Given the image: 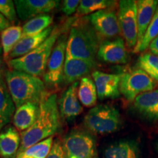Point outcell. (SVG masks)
Here are the masks:
<instances>
[{
  "label": "cell",
  "instance_id": "6da1fadb",
  "mask_svg": "<svg viewBox=\"0 0 158 158\" xmlns=\"http://www.w3.org/2000/svg\"><path fill=\"white\" fill-rule=\"evenodd\" d=\"M56 94L45 93L40 102L38 116L35 123L21 133V142L18 155L35 144L53 137L61 126Z\"/></svg>",
  "mask_w": 158,
  "mask_h": 158
},
{
  "label": "cell",
  "instance_id": "83f0119b",
  "mask_svg": "<svg viewBox=\"0 0 158 158\" xmlns=\"http://www.w3.org/2000/svg\"><path fill=\"white\" fill-rule=\"evenodd\" d=\"M54 143V138L51 137L35 144L17 155L16 158H45Z\"/></svg>",
  "mask_w": 158,
  "mask_h": 158
},
{
  "label": "cell",
  "instance_id": "d4e9b609",
  "mask_svg": "<svg viewBox=\"0 0 158 158\" xmlns=\"http://www.w3.org/2000/svg\"><path fill=\"white\" fill-rule=\"evenodd\" d=\"M52 23L53 17L48 14L33 18L27 21L22 27V37L39 34L49 28Z\"/></svg>",
  "mask_w": 158,
  "mask_h": 158
},
{
  "label": "cell",
  "instance_id": "2e32d148",
  "mask_svg": "<svg viewBox=\"0 0 158 158\" xmlns=\"http://www.w3.org/2000/svg\"><path fill=\"white\" fill-rule=\"evenodd\" d=\"M133 106L136 111L149 121H158V89L136 97Z\"/></svg>",
  "mask_w": 158,
  "mask_h": 158
},
{
  "label": "cell",
  "instance_id": "44dd1931",
  "mask_svg": "<svg viewBox=\"0 0 158 158\" xmlns=\"http://www.w3.org/2000/svg\"><path fill=\"white\" fill-rule=\"evenodd\" d=\"M138 143L133 140H122L110 144L104 151L105 158H139Z\"/></svg>",
  "mask_w": 158,
  "mask_h": 158
},
{
  "label": "cell",
  "instance_id": "836d02e7",
  "mask_svg": "<svg viewBox=\"0 0 158 158\" xmlns=\"http://www.w3.org/2000/svg\"><path fill=\"white\" fill-rule=\"evenodd\" d=\"M149 49L150 50V52L158 56V37H156L151 43V44L149 46Z\"/></svg>",
  "mask_w": 158,
  "mask_h": 158
},
{
  "label": "cell",
  "instance_id": "5b68a950",
  "mask_svg": "<svg viewBox=\"0 0 158 158\" xmlns=\"http://www.w3.org/2000/svg\"><path fill=\"white\" fill-rule=\"evenodd\" d=\"M84 127L96 135L116 133L122 125L119 110L110 104H100L89 110L84 118Z\"/></svg>",
  "mask_w": 158,
  "mask_h": 158
},
{
  "label": "cell",
  "instance_id": "7a4b0ae2",
  "mask_svg": "<svg viewBox=\"0 0 158 158\" xmlns=\"http://www.w3.org/2000/svg\"><path fill=\"white\" fill-rule=\"evenodd\" d=\"M102 41L89 21L87 15L74 19L69 30L66 54L97 63V55Z\"/></svg>",
  "mask_w": 158,
  "mask_h": 158
},
{
  "label": "cell",
  "instance_id": "ffe728a7",
  "mask_svg": "<svg viewBox=\"0 0 158 158\" xmlns=\"http://www.w3.org/2000/svg\"><path fill=\"white\" fill-rule=\"evenodd\" d=\"M53 29H54V27H50L49 28L45 29V31L37 35L21 37L18 44L15 45V48L12 51L10 54L9 55L8 61L11 60V59L19 58V57L24 56L28 53L31 52V51L35 50L48 38L49 35L52 32Z\"/></svg>",
  "mask_w": 158,
  "mask_h": 158
},
{
  "label": "cell",
  "instance_id": "cb8c5ba5",
  "mask_svg": "<svg viewBox=\"0 0 158 158\" xmlns=\"http://www.w3.org/2000/svg\"><path fill=\"white\" fill-rule=\"evenodd\" d=\"M22 37V27L11 26L1 32L0 42L3 50L4 61H8L9 55Z\"/></svg>",
  "mask_w": 158,
  "mask_h": 158
},
{
  "label": "cell",
  "instance_id": "7c38bea8",
  "mask_svg": "<svg viewBox=\"0 0 158 158\" xmlns=\"http://www.w3.org/2000/svg\"><path fill=\"white\" fill-rule=\"evenodd\" d=\"M56 0H15L18 16L21 21H29L38 15L46 14L59 5Z\"/></svg>",
  "mask_w": 158,
  "mask_h": 158
},
{
  "label": "cell",
  "instance_id": "4fadbf2b",
  "mask_svg": "<svg viewBox=\"0 0 158 158\" xmlns=\"http://www.w3.org/2000/svg\"><path fill=\"white\" fill-rule=\"evenodd\" d=\"M92 77L96 86L98 98L100 100L116 99L120 96L119 85L122 74L106 73L94 70Z\"/></svg>",
  "mask_w": 158,
  "mask_h": 158
},
{
  "label": "cell",
  "instance_id": "d6986e66",
  "mask_svg": "<svg viewBox=\"0 0 158 158\" xmlns=\"http://www.w3.org/2000/svg\"><path fill=\"white\" fill-rule=\"evenodd\" d=\"M40 103L27 102L17 108L13 117V123L18 131L23 133L35 123L38 116Z\"/></svg>",
  "mask_w": 158,
  "mask_h": 158
},
{
  "label": "cell",
  "instance_id": "30bf717a",
  "mask_svg": "<svg viewBox=\"0 0 158 158\" xmlns=\"http://www.w3.org/2000/svg\"><path fill=\"white\" fill-rule=\"evenodd\" d=\"M87 17L91 25L101 39H114L121 34L117 13L113 8L102 10Z\"/></svg>",
  "mask_w": 158,
  "mask_h": 158
},
{
  "label": "cell",
  "instance_id": "277c9868",
  "mask_svg": "<svg viewBox=\"0 0 158 158\" xmlns=\"http://www.w3.org/2000/svg\"><path fill=\"white\" fill-rule=\"evenodd\" d=\"M5 79L16 108L27 102L40 103L46 93L44 81L27 73L7 70Z\"/></svg>",
  "mask_w": 158,
  "mask_h": 158
},
{
  "label": "cell",
  "instance_id": "1f68e13d",
  "mask_svg": "<svg viewBox=\"0 0 158 158\" xmlns=\"http://www.w3.org/2000/svg\"><path fill=\"white\" fill-rule=\"evenodd\" d=\"M45 158H65L62 143L59 140L56 139L54 141L52 147Z\"/></svg>",
  "mask_w": 158,
  "mask_h": 158
},
{
  "label": "cell",
  "instance_id": "8992f818",
  "mask_svg": "<svg viewBox=\"0 0 158 158\" xmlns=\"http://www.w3.org/2000/svg\"><path fill=\"white\" fill-rule=\"evenodd\" d=\"M65 158H95L96 141L89 132L74 130L65 136L62 143Z\"/></svg>",
  "mask_w": 158,
  "mask_h": 158
},
{
  "label": "cell",
  "instance_id": "d590c367",
  "mask_svg": "<svg viewBox=\"0 0 158 158\" xmlns=\"http://www.w3.org/2000/svg\"><path fill=\"white\" fill-rule=\"evenodd\" d=\"M2 54H3V50H2V47L1 42H0V57H1V56Z\"/></svg>",
  "mask_w": 158,
  "mask_h": 158
},
{
  "label": "cell",
  "instance_id": "ac0fdd59",
  "mask_svg": "<svg viewBox=\"0 0 158 158\" xmlns=\"http://www.w3.org/2000/svg\"><path fill=\"white\" fill-rule=\"evenodd\" d=\"M137 5L138 43L139 44L143 40L146 31L152 20L158 6L157 0H138Z\"/></svg>",
  "mask_w": 158,
  "mask_h": 158
},
{
  "label": "cell",
  "instance_id": "5bb4252c",
  "mask_svg": "<svg viewBox=\"0 0 158 158\" xmlns=\"http://www.w3.org/2000/svg\"><path fill=\"white\" fill-rule=\"evenodd\" d=\"M98 64L84 59L71 57L66 54L63 71V82L64 84H72L79 79L88 76L93 73Z\"/></svg>",
  "mask_w": 158,
  "mask_h": 158
},
{
  "label": "cell",
  "instance_id": "f546056e",
  "mask_svg": "<svg viewBox=\"0 0 158 158\" xmlns=\"http://www.w3.org/2000/svg\"><path fill=\"white\" fill-rule=\"evenodd\" d=\"M0 13L10 23L17 22L16 8L12 0H0Z\"/></svg>",
  "mask_w": 158,
  "mask_h": 158
},
{
  "label": "cell",
  "instance_id": "d6a6232c",
  "mask_svg": "<svg viewBox=\"0 0 158 158\" xmlns=\"http://www.w3.org/2000/svg\"><path fill=\"white\" fill-rule=\"evenodd\" d=\"M10 27H11V23L0 13V31L2 32Z\"/></svg>",
  "mask_w": 158,
  "mask_h": 158
},
{
  "label": "cell",
  "instance_id": "e575fe53",
  "mask_svg": "<svg viewBox=\"0 0 158 158\" xmlns=\"http://www.w3.org/2000/svg\"><path fill=\"white\" fill-rule=\"evenodd\" d=\"M7 71L6 69V65L5 64V61L0 57V78H4L5 77V73Z\"/></svg>",
  "mask_w": 158,
  "mask_h": 158
},
{
  "label": "cell",
  "instance_id": "8fae6325",
  "mask_svg": "<svg viewBox=\"0 0 158 158\" xmlns=\"http://www.w3.org/2000/svg\"><path fill=\"white\" fill-rule=\"evenodd\" d=\"M97 57L102 62L110 64H127L129 61V54L124 40L118 37L102 40L99 46Z\"/></svg>",
  "mask_w": 158,
  "mask_h": 158
},
{
  "label": "cell",
  "instance_id": "e0dca14e",
  "mask_svg": "<svg viewBox=\"0 0 158 158\" xmlns=\"http://www.w3.org/2000/svg\"><path fill=\"white\" fill-rule=\"evenodd\" d=\"M21 137L14 126L7 125L0 133V157L16 158Z\"/></svg>",
  "mask_w": 158,
  "mask_h": 158
},
{
  "label": "cell",
  "instance_id": "74e56055",
  "mask_svg": "<svg viewBox=\"0 0 158 158\" xmlns=\"http://www.w3.org/2000/svg\"><path fill=\"white\" fill-rule=\"evenodd\" d=\"M95 158H98V157H95Z\"/></svg>",
  "mask_w": 158,
  "mask_h": 158
},
{
  "label": "cell",
  "instance_id": "484cf974",
  "mask_svg": "<svg viewBox=\"0 0 158 158\" xmlns=\"http://www.w3.org/2000/svg\"><path fill=\"white\" fill-rule=\"evenodd\" d=\"M136 68L141 69L158 81V56L151 52H145L140 55L136 62Z\"/></svg>",
  "mask_w": 158,
  "mask_h": 158
},
{
  "label": "cell",
  "instance_id": "3957f363",
  "mask_svg": "<svg viewBox=\"0 0 158 158\" xmlns=\"http://www.w3.org/2000/svg\"><path fill=\"white\" fill-rule=\"evenodd\" d=\"M73 21V19L68 20V23L62 27L55 26L51 34L42 44L24 56L9 60L7 66L11 70L21 71L39 78L44 76L55 44L61 35L70 28Z\"/></svg>",
  "mask_w": 158,
  "mask_h": 158
},
{
  "label": "cell",
  "instance_id": "7402d4cb",
  "mask_svg": "<svg viewBox=\"0 0 158 158\" xmlns=\"http://www.w3.org/2000/svg\"><path fill=\"white\" fill-rule=\"evenodd\" d=\"M15 110L5 77L0 78V133L13 119Z\"/></svg>",
  "mask_w": 158,
  "mask_h": 158
},
{
  "label": "cell",
  "instance_id": "ba28073f",
  "mask_svg": "<svg viewBox=\"0 0 158 158\" xmlns=\"http://www.w3.org/2000/svg\"><path fill=\"white\" fill-rule=\"evenodd\" d=\"M153 79L141 69L135 68L122 74L120 93L128 101H134L139 94L154 89Z\"/></svg>",
  "mask_w": 158,
  "mask_h": 158
},
{
  "label": "cell",
  "instance_id": "8d00e7d4",
  "mask_svg": "<svg viewBox=\"0 0 158 158\" xmlns=\"http://www.w3.org/2000/svg\"><path fill=\"white\" fill-rule=\"evenodd\" d=\"M156 148H157V151L158 152V141H157V143H156Z\"/></svg>",
  "mask_w": 158,
  "mask_h": 158
},
{
  "label": "cell",
  "instance_id": "f1b7e54d",
  "mask_svg": "<svg viewBox=\"0 0 158 158\" xmlns=\"http://www.w3.org/2000/svg\"><path fill=\"white\" fill-rule=\"evenodd\" d=\"M157 37H158V6L143 40L135 47L133 50V53L138 54L144 52L147 48H149V45Z\"/></svg>",
  "mask_w": 158,
  "mask_h": 158
},
{
  "label": "cell",
  "instance_id": "4dcf8cb0",
  "mask_svg": "<svg viewBox=\"0 0 158 158\" xmlns=\"http://www.w3.org/2000/svg\"><path fill=\"white\" fill-rule=\"evenodd\" d=\"M80 3L81 1H79V0H65V1H63L62 11L66 15L70 16V15L77 12Z\"/></svg>",
  "mask_w": 158,
  "mask_h": 158
},
{
  "label": "cell",
  "instance_id": "52a82bcc",
  "mask_svg": "<svg viewBox=\"0 0 158 158\" xmlns=\"http://www.w3.org/2000/svg\"><path fill=\"white\" fill-rule=\"evenodd\" d=\"M117 16L122 38L127 48L133 50L138 43L136 1L122 0L118 2Z\"/></svg>",
  "mask_w": 158,
  "mask_h": 158
},
{
  "label": "cell",
  "instance_id": "9c48e42d",
  "mask_svg": "<svg viewBox=\"0 0 158 158\" xmlns=\"http://www.w3.org/2000/svg\"><path fill=\"white\" fill-rule=\"evenodd\" d=\"M67 30L68 29L61 35L55 44L43 76L45 85L50 87H56L63 81V71L68 37L65 33Z\"/></svg>",
  "mask_w": 158,
  "mask_h": 158
},
{
  "label": "cell",
  "instance_id": "9a60e30c",
  "mask_svg": "<svg viewBox=\"0 0 158 158\" xmlns=\"http://www.w3.org/2000/svg\"><path fill=\"white\" fill-rule=\"evenodd\" d=\"M79 82H75L63 92L58 101L60 116L64 119H73L83 112L78 97Z\"/></svg>",
  "mask_w": 158,
  "mask_h": 158
},
{
  "label": "cell",
  "instance_id": "4316f807",
  "mask_svg": "<svg viewBox=\"0 0 158 158\" xmlns=\"http://www.w3.org/2000/svg\"><path fill=\"white\" fill-rule=\"evenodd\" d=\"M116 4V1L110 0H81L77 10V15H89L102 10L113 8Z\"/></svg>",
  "mask_w": 158,
  "mask_h": 158
},
{
  "label": "cell",
  "instance_id": "603a6c76",
  "mask_svg": "<svg viewBox=\"0 0 158 158\" xmlns=\"http://www.w3.org/2000/svg\"><path fill=\"white\" fill-rule=\"evenodd\" d=\"M78 97L85 107L93 108L98 100V92L94 80L88 76L81 79L78 88Z\"/></svg>",
  "mask_w": 158,
  "mask_h": 158
}]
</instances>
